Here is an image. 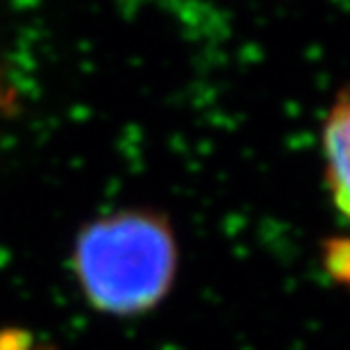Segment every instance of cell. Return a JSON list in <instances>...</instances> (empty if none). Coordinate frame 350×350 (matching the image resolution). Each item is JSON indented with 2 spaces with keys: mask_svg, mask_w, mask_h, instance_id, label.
Masks as SVG:
<instances>
[{
  "mask_svg": "<svg viewBox=\"0 0 350 350\" xmlns=\"http://www.w3.org/2000/svg\"><path fill=\"white\" fill-rule=\"evenodd\" d=\"M178 271V243L162 216L123 209L91 221L75 237L73 273L91 307L135 317L159 305Z\"/></svg>",
  "mask_w": 350,
  "mask_h": 350,
  "instance_id": "cell-1",
  "label": "cell"
},
{
  "mask_svg": "<svg viewBox=\"0 0 350 350\" xmlns=\"http://www.w3.org/2000/svg\"><path fill=\"white\" fill-rule=\"evenodd\" d=\"M14 96L16 94H14L12 85L7 82L3 68H0V118L10 116L14 111Z\"/></svg>",
  "mask_w": 350,
  "mask_h": 350,
  "instance_id": "cell-3",
  "label": "cell"
},
{
  "mask_svg": "<svg viewBox=\"0 0 350 350\" xmlns=\"http://www.w3.org/2000/svg\"><path fill=\"white\" fill-rule=\"evenodd\" d=\"M323 155L330 193L339 212L350 221V89H346L327 111Z\"/></svg>",
  "mask_w": 350,
  "mask_h": 350,
  "instance_id": "cell-2",
  "label": "cell"
}]
</instances>
